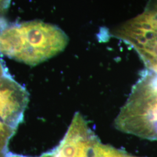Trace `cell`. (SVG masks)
Segmentation results:
<instances>
[{
	"instance_id": "6da1fadb",
	"label": "cell",
	"mask_w": 157,
	"mask_h": 157,
	"mask_svg": "<svg viewBox=\"0 0 157 157\" xmlns=\"http://www.w3.org/2000/svg\"><path fill=\"white\" fill-rule=\"evenodd\" d=\"M69 43L56 25L34 21L0 31V54L30 66L37 65L61 53Z\"/></svg>"
},
{
	"instance_id": "277c9868",
	"label": "cell",
	"mask_w": 157,
	"mask_h": 157,
	"mask_svg": "<svg viewBox=\"0 0 157 157\" xmlns=\"http://www.w3.org/2000/svg\"><path fill=\"white\" fill-rule=\"evenodd\" d=\"M99 141L82 114L77 112L65 137L51 152L54 157H90Z\"/></svg>"
},
{
	"instance_id": "5b68a950",
	"label": "cell",
	"mask_w": 157,
	"mask_h": 157,
	"mask_svg": "<svg viewBox=\"0 0 157 157\" xmlns=\"http://www.w3.org/2000/svg\"><path fill=\"white\" fill-rule=\"evenodd\" d=\"M90 157H139L132 155L112 146L102 144L100 141L94 147Z\"/></svg>"
},
{
	"instance_id": "7a4b0ae2",
	"label": "cell",
	"mask_w": 157,
	"mask_h": 157,
	"mask_svg": "<svg viewBox=\"0 0 157 157\" xmlns=\"http://www.w3.org/2000/svg\"><path fill=\"white\" fill-rule=\"evenodd\" d=\"M118 130L157 141V73L145 71L115 121Z\"/></svg>"
},
{
	"instance_id": "8992f818",
	"label": "cell",
	"mask_w": 157,
	"mask_h": 157,
	"mask_svg": "<svg viewBox=\"0 0 157 157\" xmlns=\"http://www.w3.org/2000/svg\"><path fill=\"white\" fill-rule=\"evenodd\" d=\"M11 0H0V11L3 14L9 8Z\"/></svg>"
},
{
	"instance_id": "52a82bcc",
	"label": "cell",
	"mask_w": 157,
	"mask_h": 157,
	"mask_svg": "<svg viewBox=\"0 0 157 157\" xmlns=\"http://www.w3.org/2000/svg\"><path fill=\"white\" fill-rule=\"evenodd\" d=\"M28 157L22 156V155H16V154H8L7 157ZM38 157H54L53 156L52 154L51 153V152H47L45 154H44L43 155H41V156Z\"/></svg>"
},
{
	"instance_id": "3957f363",
	"label": "cell",
	"mask_w": 157,
	"mask_h": 157,
	"mask_svg": "<svg viewBox=\"0 0 157 157\" xmlns=\"http://www.w3.org/2000/svg\"><path fill=\"white\" fill-rule=\"evenodd\" d=\"M26 90L9 76L0 78V129L15 132L28 104Z\"/></svg>"
},
{
	"instance_id": "ba28073f",
	"label": "cell",
	"mask_w": 157,
	"mask_h": 157,
	"mask_svg": "<svg viewBox=\"0 0 157 157\" xmlns=\"http://www.w3.org/2000/svg\"><path fill=\"white\" fill-rule=\"evenodd\" d=\"M7 75L8 73L6 69V67H4L3 63L0 60V78L6 76Z\"/></svg>"
}]
</instances>
